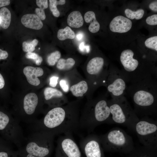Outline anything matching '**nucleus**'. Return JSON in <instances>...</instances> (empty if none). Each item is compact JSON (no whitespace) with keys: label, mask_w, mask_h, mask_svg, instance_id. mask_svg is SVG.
<instances>
[{"label":"nucleus","mask_w":157,"mask_h":157,"mask_svg":"<svg viewBox=\"0 0 157 157\" xmlns=\"http://www.w3.org/2000/svg\"><path fill=\"white\" fill-rule=\"evenodd\" d=\"M68 111L62 107L54 108L42 118L31 124L30 129L32 132L44 131L54 136L76 132L80 129V117L77 113Z\"/></svg>","instance_id":"nucleus-1"},{"label":"nucleus","mask_w":157,"mask_h":157,"mask_svg":"<svg viewBox=\"0 0 157 157\" xmlns=\"http://www.w3.org/2000/svg\"><path fill=\"white\" fill-rule=\"evenodd\" d=\"M126 92L131 99L133 110L138 117L156 114L157 81L152 76L131 83Z\"/></svg>","instance_id":"nucleus-2"},{"label":"nucleus","mask_w":157,"mask_h":157,"mask_svg":"<svg viewBox=\"0 0 157 157\" xmlns=\"http://www.w3.org/2000/svg\"><path fill=\"white\" fill-rule=\"evenodd\" d=\"M106 99L95 101L89 110L79 118V129L90 134L97 126L104 123H111L110 108Z\"/></svg>","instance_id":"nucleus-3"},{"label":"nucleus","mask_w":157,"mask_h":157,"mask_svg":"<svg viewBox=\"0 0 157 157\" xmlns=\"http://www.w3.org/2000/svg\"><path fill=\"white\" fill-rule=\"evenodd\" d=\"M111 114V123L125 126L134 131L135 126L139 120L124 96L108 100Z\"/></svg>","instance_id":"nucleus-4"},{"label":"nucleus","mask_w":157,"mask_h":157,"mask_svg":"<svg viewBox=\"0 0 157 157\" xmlns=\"http://www.w3.org/2000/svg\"><path fill=\"white\" fill-rule=\"evenodd\" d=\"M99 137L102 147L107 151L129 153L135 148L132 137L118 127Z\"/></svg>","instance_id":"nucleus-5"},{"label":"nucleus","mask_w":157,"mask_h":157,"mask_svg":"<svg viewBox=\"0 0 157 157\" xmlns=\"http://www.w3.org/2000/svg\"><path fill=\"white\" fill-rule=\"evenodd\" d=\"M54 136L44 131L32 132L26 139V144L23 148H20L33 156L47 157L50 154L53 149Z\"/></svg>","instance_id":"nucleus-6"},{"label":"nucleus","mask_w":157,"mask_h":157,"mask_svg":"<svg viewBox=\"0 0 157 157\" xmlns=\"http://www.w3.org/2000/svg\"><path fill=\"white\" fill-rule=\"evenodd\" d=\"M134 131L143 146L150 147H157L156 121L149 117H142L136 123Z\"/></svg>","instance_id":"nucleus-7"},{"label":"nucleus","mask_w":157,"mask_h":157,"mask_svg":"<svg viewBox=\"0 0 157 157\" xmlns=\"http://www.w3.org/2000/svg\"><path fill=\"white\" fill-rule=\"evenodd\" d=\"M126 83L120 70L112 67L108 70L106 83L112 99H118L124 96L127 88Z\"/></svg>","instance_id":"nucleus-8"},{"label":"nucleus","mask_w":157,"mask_h":157,"mask_svg":"<svg viewBox=\"0 0 157 157\" xmlns=\"http://www.w3.org/2000/svg\"><path fill=\"white\" fill-rule=\"evenodd\" d=\"M71 134L60 137L57 141L56 157H81L79 148Z\"/></svg>","instance_id":"nucleus-9"},{"label":"nucleus","mask_w":157,"mask_h":157,"mask_svg":"<svg viewBox=\"0 0 157 157\" xmlns=\"http://www.w3.org/2000/svg\"><path fill=\"white\" fill-rule=\"evenodd\" d=\"M23 112L18 122L31 124L37 119L35 114L39 104V99L37 95L31 92L26 94L24 97L23 103Z\"/></svg>","instance_id":"nucleus-10"},{"label":"nucleus","mask_w":157,"mask_h":157,"mask_svg":"<svg viewBox=\"0 0 157 157\" xmlns=\"http://www.w3.org/2000/svg\"><path fill=\"white\" fill-rule=\"evenodd\" d=\"M79 144L86 157H104L99 135L89 134L81 140Z\"/></svg>","instance_id":"nucleus-11"},{"label":"nucleus","mask_w":157,"mask_h":157,"mask_svg":"<svg viewBox=\"0 0 157 157\" xmlns=\"http://www.w3.org/2000/svg\"><path fill=\"white\" fill-rule=\"evenodd\" d=\"M132 26V22L129 19L121 15L114 17L111 22L109 27L114 32L124 33L129 31Z\"/></svg>","instance_id":"nucleus-12"},{"label":"nucleus","mask_w":157,"mask_h":157,"mask_svg":"<svg viewBox=\"0 0 157 157\" xmlns=\"http://www.w3.org/2000/svg\"><path fill=\"white\" fill-rule=\"evenodd\" d=\"M23 72L29 83L34 86H38L40 84V81L38 77L41 76L43 74V70L42 68L27 66L24 68Z\"/></svg>","instance_id":"nucleus-13"},{"label":"nucleus","mask_w":157,"mask_h":157,"mask_svg":"<svg viewBox=\"0 0 157 157\" xmlns=\"http://www.w3.org/2000/svg\"><path fill=\"white\" fill-rule=\"evenodd\" d=\"M104 64L103 58L100 57H94L89 61L87 65V72L91 75L98 76L103 72Z\"/></svg>","instance_id":"nucleus-14"},{"label":"nucleus","mask_w":157,"mask_h":157,"mask_svg":"<svg viewBox=\"0 0 157 157\" xmlns=\"http://www.w3.org/2000/svg\"><path fill=\"white\" fill-rule=\"evenodd\" d=\"M21 22L25 27L35 30H40L43 26L40 19L35 14L24 15L21 18Z\"/></svg>","instance_id":"nucleus-15"},{"label":"nucleus","mask_w":157,"mask_h":157,"mask_svg":"<svg viewBox=\"0 0 157 157\" xmlns=\"http://www.w3.org/2000/svg\"><path fill=\"white\" fill-rule=\"evenodd\" d=\"M156 147H150L143 146L135 148L129 154V157H157Z\"/></svg>","instance_id":"nucleus-16"},{"label":"nucleus","mask_w":157,"mask_h":157,"mask_svg":"<svg viewBox=\"0 0 157 157\" xmlns=\"http://www.w3.org/2000/svg\"><path fill=\"white\" fill-rule=\"evenodd\" d=\"M67 23L70 27L79 28L83 24V20L81 13L78 11H74L71 13L67 18Z\"/></svg>","instance_id":"nucleus-17"},{"label":"nucleus","mask_w":157,"mask_h":157,"mask_svg":"<svg viewBox=\"0 0 157 157\" xmlns=\"http://www.w3.org/2000/svg\"><path fill=\"white\" fill-rule=\"evenodd\" d=\"M84 18L86 23H90L88 28L90 32L94 33L99 31L100 26L96 20L94 12L92 11L87 12L84 15Z\"/></svg>","instance_id":"nucleus-18"},{"label":"nucleus","mask_w":157,"mask_h":157,"mask_svg":"<svg viewBox=\"0 0 157 157\" xmlns=\"http://www.w3.org/2000/svg\"><path fill=\"white\" fill-rule=\"evenodd\" d=\"M88 88L87 82L85 81H82L72 85L70 90L74 96L81 97L87 92Z\"/></svg>","instance_id":"nucleus-19"},{"label":"nucleus","mask_w":157,"mask_h":157,"mask_svg":"<svg viewBox=\"0 0 157 157\" xmlns=\"http://www.w3.org/2000/svg\"><path fill=\"white\" fill-rule=\"evenodd\" d=\"M0 24L4 29L9 26L11 20V14L9 10L6 7H3L0 9Z\"/></svg>","instance_id":"nucleus-20"},{"label":"nucleus","mask_w":157,"mask_h":157,"mask_svg":"<svg viewBox=\"0 0 157 157\" xmlns=\"http://www.w3.org/2000/svg\"><path fill=\"white\" fill-rule=\"evenodd\" d=\"M75 36L74 32L69 26L65 28L60 29L57 32L58 38L60 40H64L66 39H73Z\"/></svg>","instance_id":"nucleus-21"},{"label":"nucleus","mask_w":157,"mask_h":157,"mask_svg":"<svg viewBox=\"0 0 157 157\" xmlns=\"http://www.w3.org/2000/svg\"><path fill=\"white\" fill-rule=\"evenodd\" d=\"M75 63L74 60L72 58H69L66 59L61 58L58 61L56 67L60 70H68L73 67Z\"/></svg>","instance_id":"nucleus-22"},{"label":"nucleus","mask_w":157,"mask_h":157,"mask_svg":"<svg viewBox=\"0 0 157 157\" xmlns=\"http://www.w3.org/2000/svg\"><path fill=\"white\" fill-rule=\"evenodd\" d=\"M44 94V99L48 101L53 97L60 98L63 96L61 91L55 88L51 87H47L45 89Z\"/></svg>","instance_id":"nucleus-23"},{"label":"nucleus","mask_w":157,"mask_h":157,"mask_svg":"<svg viewBox=\"0 0 157 157\" xmlns=\"http://www.w3.org/2000/svg\"><path fill=\"white\" fill-rule=\"evenodd\" d=\"M125 13L126 16L129 18L133 19H139L143 16L144 11L142 9H139L136 11H133L127 8L125 10Z\"/></svg>","instance_id":"nucleus-24"},{"label":"nucleus","mask_w":157,"mask_h":157,"mask_svg":"<svg viewBox=\"0 0 157 157\" xmlns=\"http://www.w3.org/2000/svg\"><path fill=\"white\" fill-rule=\"evenodd\" d=\"M49 8L53 15L55 17H58L60 15V12L57 8L58 5H63L65 3V0H50Z\"/></svg>","instance_id":"nucleus-25"},{"label":"nucleus","mask_w":157,"mask_h":157,"mask_svg":"<svg viewBox=\"0 0 157 157\" xmlns=\"http://www.w3.org/2000/svg\"><path fill=\"white\" fill-rule=\"evenodd\" d=\"M38 42V40L35 39L29 42H24L22 44L23 51L27 53L32 52L35 49V47L37 45Z\"/></svg>","instance_id":"nucleus-26"},{"label":"nucleus","mask_w":157,"mask_h":157,"mask_svg":"<svg viewBox=\"0 0 157 157\" xmlns=\"http://www.w3.org/2000/svg\"><path fill=\"white\" fill-rule=\"evenodd\" d=\"M61 56L60 52L58 51L51 53L47 57V61L49 65L53 66Z\"/></svg>","instance_id":"nucleus-27"},{"label":"nucleus","mask_w":157,"mask_h":157,"mask_svg":"<svg viewBox=\"0 0 157 157\" xmlns=\"http://www.w3.org/2000/svg\"><path fill=\"white\" fill-rule=\"evenodd\" d=\"M145 46L148 48L157 51V36H152L147 39L145 41Z\"/></svg>","instance_id":"nucleus-28"},{"label":"nucleus","mask_w":157,"mask_h":157,"mask_svg":"<svg viewBox=\"0 0 157 157\" xmlns=\"http://www.w3.org/2000/svg\"><path fill=\"white\" fill-rule=\"evenodd\" d=\"M25 56L27 58L33 60L36 64L38 65H40L43 60L41 56L35 53H27Z\"/></svg>","instance_id":"nucleus-29"},{"label":"nucleus","mask_w":157,"mask_h":157,"mask_svg":"<svg viewBox=\"0 0 157 157\" xmlns=\"http://www.w3.org/2000/svg\"><path fill=\"white\" fill-rule=\"evenodd\" d=\"M0 157H18L17 151L9 149L7 151H0Z\"/></svg>","instance_id":"nucleus-30"},{"label":"nucleus","mask_w":157,"mask_h":157,"mask_svg":"<svg viewBox=\"0 0 157 157\" xmlns=\"http://www.w3.org/2000/svg\"><path fill=\"white\" fill-rule=\"evenodd\" d=\"M146 23L151 25H157V15L154 14L148 17L146 20Z\"/></svg>","instance_id":"nucleus-31"},{"label":"nucleus","mask_w":157,"mask_h":157,"mask_svg":"<svg viewBox=\"0 0 157 157\" xmlns=\"http://www.w3.org/2000/svg\"><path fill=\"white\" fill-rule=\"evenodd\" d=\"M36 3L40 8L44 10L47 9L48 7V3L47 0H37Z\"/></svg>","instance_id":"nucleus-32"},{"label":"nucleus","mask_w":157,"mask_h":157,"mask_svg":"<svg viewBox=\"0 0 157 157\" xmlns=\"http://www.w3.org/2000/svg\"><path fill=\"white\" fill-rule=\"evenodd\" d=\"M36 15L41 20H44L46 18V15L44 10L40 8H36L35 10Z\"/></svg>","instance_id":"nucleus-33"},{"label":"nucleus","mask_w":157,"mask_h":157,"mask_svg":"<svg viewBox=\"0 0 157 157\" xmlns=\"http://www.w3.org/2000/svg\"><path fill=\"white\" fill-rule=\"evenodd\" d=\"M18 156L19 157H38L28 154L24 151L21 148L17 151Z\"/></svg>","instance_id":"nucleus-34"},{"label":"nucleus","mask_w":157,"mask_h":157,"mask_svg":"<svg viewBox=\"0 0 157 157\" xmlns=\"http://www.w3.org/2000/svg\"><path fill=\"white\" fill-rule=\"evenodd\" d=\"M59 84L60 87L65 92H67L69 89V86L67 81L65 80L62 79L60 82Z\"/></svg>","instance_id":"nucleus-35"},{"label":"nucleus","mask_w":157,"mask_h":157,"mask_svg":"<svg viewBox=\"0 0 157 157\" xmlns=\"http://www.w3.org/2000/svg\"><path fill=\"white\" fill-rule=\"evenodd\" d=\"M58 79V77L56 76L52 77L50 79V85L52 87H55L57 84V81Z\"/></svg>","instance_id":"nucleus-36"},{"label":"nucleus","mask_w":157,"mask_h":157,"mask_svg":"<svg viewBox=\"0 0 157 157\" xmlns=\"http://www.w3.org/2000/svg\"><path fill=\"white\" fill-rule=\"evenodd\" d=\"M8 56V54L6 51L0 49V60L6 59Z\"/></svg>","instance_id":"nucleus-37"},{"label":"nucleus","mask_w":157,"mask_h":157,"mask_svg":"<svg viewBox=\"0 0 157 157\" xmlns=\"http://www.w3.org/2000/svg\"><path fill=\"white\" fill-rule=\"evenodd\" d=\"M149 7L151 10L155 12L157 11V1H156L152 2L149 5Z\"/></svg>","instance_id":"nucleus-38"},{"label":"nucleus","mask_w":157,"mask_h":157,"mask_svg":"<svg viewBox=\"0 0 157 157\" xmlns=\"http://www.w3.org/2000/svg\"><path fill=\"white\" fill-rule=\"evenodd\" d=\"M79 48L80 50L83 51L86 49L87 52H88L90 51V47L88 45H85L83 42H81L80 44Z\"/></svg>","instance_id":"nucleus-39"},{"label":"nucleus","mask_w":157,"mask_h":157,"mask_svg":"<svg viewBox=\"0 0 157 157\" xmlns=\"http://www.w3.org/2000/svg\"><path fill=\"white\" fill-rule=\"evenodd\" d=\"M5 85V81L4 78L0 72V90L4 88Z\"/></svg>","instance_id":"nucleus-40"},{"label":"nucleus","mask_w":157,"mask_h":157,"mask_svg":"<svg viewBox=\"0 0 157 157\" xmlns=\"http://www.w3.org/2000/svg\"><path fill=\"white\" fill-rule=\"evenodd\" d=\"M10 3V1L9 0H0V8L8 6Z\"/></svg>","instance_id":"nucleus-41"},{"label":"nucleus","mask_w":157,"mask_h":157,"mask_svg":"<svg viewBox=\"0 0 157 157\" xmlns=\"http://www.w3.org/2000/svg\"><path fill=\"white\" fill-rule=\"evenodd\" d=\"M83 33L81 32H79L76 34V38L78 40L80 41L83 39Z\"/></svg>","instance_id":"nucleus-42"},{"label":"nucleus","mask_w":157,"mask_h":157,"mask_svg":"<svg viewBox=\"0 0 157 157\" xmlns=\"http://www.w3.org/2000/svg\"><path fill=\"white\" fill-rule=\"evenodd\" d=\"M1 19L0 18V24H1Z\"/></svg>","instance_id":"nucleus-43"}]
</instances>
